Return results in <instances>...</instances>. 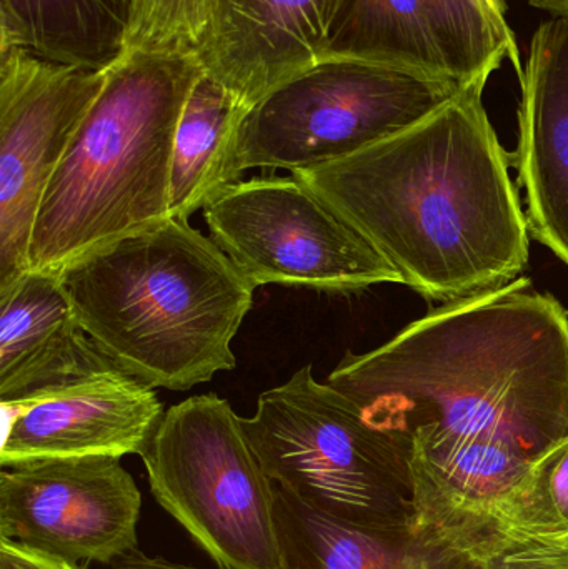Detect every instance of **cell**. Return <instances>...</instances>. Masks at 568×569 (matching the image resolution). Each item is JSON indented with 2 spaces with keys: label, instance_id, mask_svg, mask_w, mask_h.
<instances>
[{
  "label": "cell",
  "instance_id": "6da1fadb",
  "mask_svg": "<svg viewBox=\"0 0 568 569\" xmlns=\"http://www.w3.org/2000/svg\"><path fill=\"white\" fill-rule=\"evenodd\" d=\"M327 383L409 441H496L539 463L568 440V311L519 277L347 353Z\"/></svg>",
  "mask_w": 568,
  "mask_h": 569
},
{
  "label": "cell",
  "instance_id": "7a4b0ae2",
  "mask_svg": "<svg viewBox=\"0 0 568 569\" xmlns=\"http://www.w3.org/2000/svg\"><path fill=\"white\" fill-rule=\"evenodd\" d=\"M460 89L416 126L353 156L292 173L427 300L519 279L530 230L510 159L484 106Z\"/></svg>",
  "mask_w": 568,
  "mask_h": 569
},
{
  "label": "cell",
  "instance_id": "3957f363",
  "mask_svg": "<svg viewBox=\"0 0 568 569\" xmlns=\"http://www.w3.org/2000/svg\"><path fill=\"white\" fill-rule=\"evenodd\" d=\"M56 273L93 343L147 387L190 390L236 368L256 287L189 220L119 237Z\"/></svg>",
  "mask_w": 568,
  "mask_h": 569
},
{
  "label": "cell",
  "instance_id": "277c9868",
  "mask_svg": "<svg viewBox=\"0 0 568 569\" xmlns=\"http://www.w3.org/2000/svg\"><path fill=\"white\" fill-rule=\"evenodd\" d=\"M199 57L123 53L53 172L27 270L53 272L169 217L173 139Z\"/></svg>",
  "mask_w": 568,
  "mask_h": 569
},
{
  "label": "cell",
  "instance_id": "5b68a950",
  "mask_svg": "<svg viewBox=\"0 0 568 569\" xmlns=\"http://www.w3.org/2000/svg\"><path fill=\"white\" fill-rule=\"evenodd\" d=\"M240 423L270 480L312 510L357 527H416L410 441L317 381L310 365L262 391Z\"/></svg>",
  "mask_w": 568,
  "mask_h": 569
},
{
  "label": "cell",
  "instance_id": "8992f818",
  "mask_svg": "<svg viewBox=\"0 0 568 569\" xmlns=\"http://www.w3.org/2000/svg\"><path fill=\"white\" fill-rule=\"evenodd\" d=\"M140 458L157 503L219 569H280L276 483L229 401L173 405Z\"/></svg>",
  "mask_w": 568,
  "mask_h": 569
},
{
  "label": "cell",
  "instance_id": "52a82bcc",
  "mask_svg": "<svg viewBox=\"0 0 568 569\" xmlns=\"http://www.w3.org/2000/svg\"><path fill=\"white\" fill-rule=\"evenodd\" d=\"M456 80L360 60H322L273 87L240 122L237 176L316 169L376 146L436 112Z\"/></svg>",
  "mask_w": 568,
  "mask_h": 569
},
{
  "label": "cell",
  "instance_id": "ba28073f",
  "mask_svg": "<svg viewBox=\"0 0 568 569\" xmlns=\"http://www.w3.org/2000/svg\"><path fill=\"white\" fill-rule=\"evenodd\" d=\"M202 210L213 242L256 288L356 293L403 284L396 267L296 176L239 180Z\"/></svg>",
  "mask_w": 568,
  "mask_h": 569
},
{
  "label": "cell",
  "instance_id": "9c48e42d",
  "mask_svg": "<svg viewBox=\"0 0 568 569\" xmlns=\"http://www.w3.org/2000/svg\"><path fill=\"white\" fill-rule=\"evenodd\" d=\"M106 80L107 69L0 46V287L29 269L43 193Z\"/></svg>",
  "mask_w": 568,
  "mask_h": 569
},
{
  "label": "cell",
  "instance_id": "30bf717a",
  "mask_svg": "<svg viewBox=\"0 0 568 569\" xmlns=\"http://www.w3.org/2000/svg\"><path fill=\"white\" fill-rule=\"evenodd\" d=\"M142 495L120 458L33 461L0 473V538L73 563L139 550Z\"/></svg>",
  "mask_w": 568,
  "mask_h": 569
},
{
  "label": "cell",
  "instance_id": "8fae6325",
  "mask_svg": "<svg viewBox=\"0 0 568 569\" xmlns=\"http://www.w3.org/2000/svg\"><path fill=\"white\" fill-rule=\"evenodd\" d=\"M3 408L10 418L2 468L62 458L140 457L166 413L153 388L117 367Z\"/></svg>",
  "mask_w": 568,
  "mask_h": 569
},
{
  "label": "cell",
  "instance_id": "7c38bea8",
  "mask_svg": "<svg viewBox=\"0 0 568 569\" xmlns=\"http://www.w3.org/2000/svg\"><path fill=\"white\" fill-rule=\"evenodd\" d=\"M339 0H219L200 47L203 72L247 109L322 60Z\"/></svg>",
  "mask_w": 568,
  "mask_h": 569
},
{
  "label": "cell",
  "instance_id": "4fadbf2b",
  "mask_svg": "<svg viewBox=\"0 0 568 569\" xmlns=\"http://www.w3.org/2000/svg\"><path fill=\"white\" fill-rule=\"evenodd\" d=\"M519 183L530 236L568 267V16L540 23L519 73Z\"/></svg>",
  "mask_w": 568,
  "mask_h": 569
},
{
  "label": "cell",
  "instance_id": "5bb4252c",
  "mask_svg": "<svg viewBox=\"0 0 568 569\" xmlns=\"http://www.w3.org/2000/svg\"><path fill=\"white\" fill-rule=\"evenodd\" d=\"M116 368L86 333L57 273L27 270L0 287L3 407Z\"/></svg>",
  "mask_w": 568,
  "mask_h": 569
},
{
  "label": "cell",
  "instance_id": "9a60e30c",
  "mask_svg": "<svg viewBox=\"0 0 568 569\" xmlns=\"http://www.w3.org/2000/svg\"><path fill=\"white\" fill-rule=\"evenodd\" d=\"M276 515L280 569H459V548L430 528L343 523L277 485Z\"/></svg>",
  "mask_w": 568,
  "mask_h": 569
},
{
  "label": "cell",
  "instance_id": "2e32d148",
  "mask_svg": "<svg viewBox=\"0 0 568 569\" xmlns=\"http://www.w3.org/2000/svg\"><path fill=\"white\" fill-rule=\"evenodd\" d=\"M132 0H0V46L106 70L126 50Z\"/></svg>",
  "mask_w": 568,
  "mask_h": 569
},
{
  "label": "cell",
  "instance_id": "e0dca14e",
  "mask_svg": "<svg viewBox=\"0 0 568 569\" xmlns=\"http://www.w3.org/2000/svg\"><path fill=\"white\" fill-rule=\"evenodd\" d=\"M247 110L223 83L200 73L183 103L173 139L170 219L189 220L220 190L239 182L233 147Z\"/></svg>",
  "mask_w": 568,
  "mask_h": 569
},
{
  "label": "cell",
  "instance_id": "ac0fdd59",
  "mask_svg": "<svg viewBox=\"0 0 568 569\" xmlns=\"http://www.w3.org/2000/svg\"><path fill=\"white\" fill-rule=\"evenodd\" d=\"M333 59L452 79L420 0H339L322 56Z\"/></svg>",
  "mask_w": 568,
  "mask_h": 569
},
{
  "label": "cell",
  "instance_id": "d6986e66",
  "mask_svg": "<svg viewBox=\"0 0 568 569\" xmlns=\"http://www.w3.org/2000/svg\"><path fill=\"white\" fill-rule=\"evenodd\" d=\"M449 76L462 87L487 86L506 60L522 72L516 33L480 0H420Z\"/></svg>",
  "mask_w": 568,
  "mask_h": 569
},
{
  "label": "cell",
  "instance_id": "ffe728a7",
  "mask_svg": "<svg viewBox=\"0 0 568 569\" xmlns=\"http://www.w3.org/2000/svg\"><path fill=\"white\" fill-rule=\"evenodd\" d=\"M219 0H132L123 53L196 56Z\"/></svg>",
  "mask_w": 568,
  "mask_h": 569
},
{
  "label": "cell",
  "instance_id": "44dd1931",
  "mask_svg": "<svg viewBox=\"0 0 568 569\" xmlns=\"http://www.w3.org/2000/svg\"><path fill=\"white\" fill-rule=\"evenodd\" d=\"M459 569H568V531L500 528L460 550Z\"/></svg>",
  "mask_w": 568,
  "mask_h": 569
},
{
  "label": "cell",
  "instance_id": "7402d4cb",
  "mask_svg": "<svg viewBox=\"0 0 568 569\" xmlns=\"http://www.w3.org/2000/svg\"><path fill=\"white\" fill-rule=\"evenodd\" d=\"M509 527L540 533L568 531V440L539 461Z\"/></svg>",
  "mask_w": 568,
  "mask_h": 569
},
{
  "label": "cell",
  "instance_id": "603a6c76",
  "mask_svg": "<svg viewBox=\"0 0 568 569\" xmlns=\"http://www.w3.org/2000/svg\"><path fill=\"white\" fill-rule=\"evenodd\" d=\"M0 569H86V565L0 538Z\"/></svg>",
  "mask_w": 568,
  "mask_h": 569
},
{
  "label": "cell",
  "instance_id": "cb8c5ba5",
  "mask_svg": "<svg viewBox=\"0 0 568 569\" xmlns=\"http://www.w3.org/2000/svg\"><path fill=\"white\" fill-rule=\"evenodd\" d=\"M113 569H202L187 567V565L173 563L160 557H147L140 550L132 551L127 557L120 558L113 563Z\"/></svg>",
  "mask_w": 568,
  "mask_h": 569
},
{
  "label": "cell",
  "instance_id": "d4e9b609",
  "mask_svg": "<svg viewBox=\"0 0 568 569\" xmlns=\"http://www.w3.org/2000/svg\"><path fill=\"white\" fill-rule=\"evenodd\" d=\"M486 9L497 19L507 22V3L506 0H480Z\"/></svg>",
  "mask_w": 568,
  "mask_h": 569
}]
</instances>
